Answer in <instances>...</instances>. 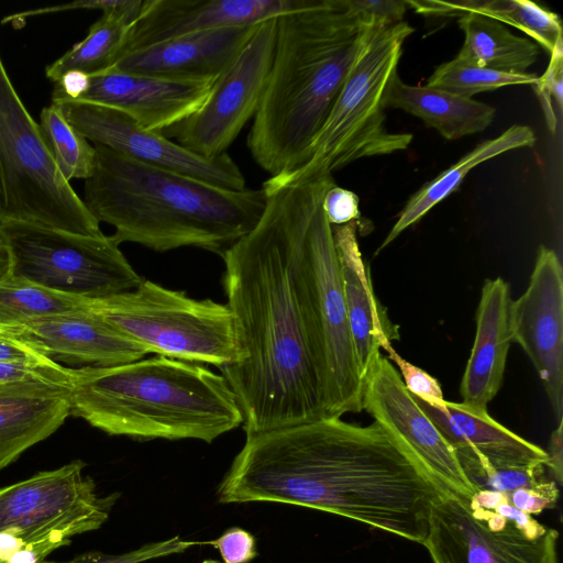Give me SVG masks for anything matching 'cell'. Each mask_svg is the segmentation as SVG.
Listing matches in <instances>:
<instances>
[{
  "mask_svg": "<svg viewBox=\"0 0 563 563\" xmlns=\"http://www.w3.org/2000/svg\"><path fill=\"white\" fill-rule=\"evenodd\" d=\"M544 466L527 468L488 470L478 486L481 489H489L508 494L519 488L532 487L542 481Z\"/></svg>",
  "mask_w": 563,
  "mask_h": 563,
  "instance_id": "38",
  "label": "cell"
},
{
  "mask_svg": "<svg viewBox=\"0 0 563 563\" xmlns=\"http://www.w3.org/2000/svg\"><path fill=\"white\" fill-rule=\"evenodd\" d=\"M0 563H3V562H0Z\"/></svg>",
  "mask_w": 563,
  "mask_h": 563,
  "instance_id": "50",
  "label": "cell"
},
{
  "mask_svg": "<svg viewBox=\"0 0 563 563\" xmlns=\"http://www.w3.org/2000/svg\"><path fill=\"white\" fill-rule=\"evenodd\" d=\"M276 18L258 23L216 78L205 103L190 117L162 130L164 136L207 158L227 153L260 107L274 56Z\"/></svg>",
  "mask_w": 563,
  "mask_h": 563,
  "instance_id": "13",
  "label": "cell"
},
{
  "mask_svg": "<svg viewBox=\"0 0 563 563\" xmlns=\"http://www.w3.org/2000/svg\"><path fill=\"white\" fill-rule=\"evenodd\" d=\"M137 15L128 12L102 13L85 38L45 68L46 77L56 82L73 70L89 76L109 70L121 55L128 33Z\"/></svg>",
  "mask_w": 563,
  "mask_h": 563,
  "instance_id": "29",
  "label": "cell"
},
{
  "mask_svg": "<svg viewBox=\"0 0 563 563\" xmlns=\"http://www.w3.org/2000/svg\"><path fill=\"white\" fill-rule=\"evenodd\" d=\"M276 20L273 62L246 142L271 177L303 163L373 23L349 0H306Z\"/></svg>",
  "mask_w": 563,
  "mask_h": 563,
  "instance_id": "3",
  "label": "cell"
},
{
  "mask_svg": "<svg viewBox=\"0 0 563 563\" xmlns=\"http://www.w3.org/2000/svg\"><path fill=\"white\" fill-rule=\"evenodd\" d=\"M423 12L433 15H453L473 12L517 27L551 54L563 42L560 16L529 0H466L457 2L426 1Z\"/></svg>",
  "mask_w": 563,
  "mask_h": 563,
  "instance_id": "28",
  "label": "cell"
},
{
  "mask_svg": "<svg viewBox=\"0 0 563 563\" xmlns=\"http://www.w3.org/2000/svg\"><path fill=\"white\" fill-rule=\"evenodd\" d=\"M197 544H206V542L181 540L176 536L164 541L144 544L136 550L122 554H106L97 551L84 553L77 555L74 563H142L152 559L181 553Z\"/></svg>",
  "mask_w": 563,
  "mask_h": 563,
  "instance_id": "35",
  "label": "cell"
},
{
  "mask_svg": "<svg viewBox=\"0 0 563 563\" xmlns=\"http://www.w3.org/2000/svg\"><path fill=\"white\" fill-rule=\"evenodd\" d=\"M88 141L131 159L190 176L227 189L243 190L246 181L232 157L207 158L190 152L158 131L141 128L123 112L75 100L52 101Z\"/></svg>",
  "mask_w": 563,
  "mask_h": 563,
  "instance_id": "14",
  "label": "cell"
},
{
  "mask_svg": "<svg viewBox=\"0 0 563 563\" xmlns=\"http://www.w3.org/2000/svg\"><path fill=\"white\" fill-rule=\"evenodd\" d=\"M511 301L510 287L501 277L485 280L476 312L475 340L460 386L462 402L466 405L487 409L501 386L512 342Z\"/></svg>",
  "mask_w": 563,
  "mask_h": 563,
  "instance_id": "22",
  "label": "cell"
},
{
  "mask_svg": "<svg viewBox=\"0 0 563 563\" xmlns=\"http://www.w3.org/2000/svg\"><path fill=\"white\" fill-rule=\"evenodd\" d=\"M20 339L58 364L112 366L148 354L87 309L27 321L22 324Z\"/></svg>",
  "mask_w": 563,
  "mask_h": 563,
  "instance_id": "21",
  "label": "cell"
},
{
  "mask_svg": "<svg viewBox=\"0 0 563 563\" xmlns=\"http://www.w3.org/2000/svg\"><path fill=\"white\" fill-rule=\"evenodd\" d=\"M257 25L185 34L123 54L110 69L175 79L217 78L244 47Z\"/></svg>",
  "mask_w": 563,
  "mask_h": 563,
  "instance_id": "20",
  "label": "cell"
},
{
  "mask_svg": "<svg viewBox=\"0 0 563 563\" xmlns=\"http://www.w3.org/2000/svg\"><path fill=\"white\" fill-rule=\"evenodd\" d=\"M40 563H58V562H48V561H45V560H44V561H42V562H40ZM65 563H74V559H73L71 561H69V562H65Z\"/></svg>",
  "mask_w": 563,
  "mask_h": 563,
  "instance_id": "49",
  "label": "cell"
},
{
  "mask_svg": "<svg viewBox=\"0 0 563 563\" xmlns=\"http://www.w3.org/2000/svg\"><path fill=\"white\" fill-rule=\"evenodd\" d=\"M38 126L53 161L67 181L91 177L97 162L96 147L64 118L56 104L42 109Z\"/></svg>",
  "mask_w": 563,
  "mask_h": 563,
  "instance_id": "31",
  "label": "cell"
},
{
  "mask_svg": "<svg viewBox=\"0 0 563 563\" xmlns=\"http://www.w3.org/2000/svg\"><path fill=\"white\" fill-rule=\"evenodd\" d=\"M144 0H80L58 5L32 9L7 15L1 23L24 24L26 19L37 15L58 13L73 10H100L102 13L128 12L139 14Z\"/></svg>",
  "mask_w": 563,
  "mask_h": 563,
  "instance_id": "37",
  "label": "cell"
},
{
  "mask_svg": "<svg viewBox=\"0 0 563 563\" xmlns=\"http://www.w3.org/2000/svg\"><path fill=\"white\" fill-rule=\"evenodd\" d=\"M415 400L454 450L457 460H478L479 470L473 478L474 485L487 470L545 466V450L498 423L487 409L446 401L442 412L420 399Z\"/></svg>",
  "mask_w": 563,
  "mask_h": 563,
  "instance_id": "19",
  "label": "cell"
},
{
  "mask_svg": "<svg viewBox=\"0 0 563 563\" xmlns=\"http://www.w3.org/2000/svg\"><path fill=\"white\" fill-rule=\"evenodd\" d=\"M563 419L558 422L550 438L549 450L547 452L545 466L550 468L558 484L562 483L563 475Z\"/></svg>",
  "mask_w": 563,
  "mask_h": 563,
  "instance_id": "45",
  "label": "cell"
},
{
  "mask_svg": "<svg viewBox=\"0 0 563 563\" xmlns=\"http://www.w3.org/2000/svg\"><path fill=\"white\" fill-rule=\"evenodd\" d=\"M356 222L333 225V232L341 263L350 330L364 383L373 363L382 354V346L390 342V336L360 251Z\"/></svg>",
  "mask_w": 563,
  "mask_h": 563,
  "instance_id": "24",
  "label": "cell"
},
{
  "mask_svg": "<svg viewBox=\"0 0 563 563\" xmlns=\"http://www.w3.org/2000/svg\"><path fill=\"white\" fill-rule=\"evenodd\" d=\"M559 532L527 531L490 508L441 492L422 542L432 563H559Z\"/></svg>",
  "mask_w": 563,
  "mask_h": 563,
  "instance_id": "12",
  "label": "cell"
},
{
  "mask_svg": "<svg viewBox=\"0 0 563 563\" xmlns=\"http://www.w3.org/2000/svg\"><path fill=\"white\" fill-rule=\"evenodd\" d=\"M408 22L383 25L373 22L349 76L303 163L295 170L269 177L284 185L332 174L356 159L406 150L412 134L393 133L385 126V96L407 37Z\"/></svg>",
  "mask_w": 563,
  "mask_h": 563,
  "instance_id": "7",
  "label": "cell"
},
{
  "mask_svg": "<svg viewBox=\"0 0 563 563\" xmlns=\"http://www.w3.org/2000/svg\"><path fill=\"white\" fill-rule=\"evenodd\" d=\"M305 2L306 0H144L128 33L121 55L185 34L257 24L297 10Z\"/></svg>",
  "mask_w": 563,
  "mask_h": 563,
  "instance_id": "18",
  "label": "cell"
},
{
  "mask_svg": "<svg viewBox=\"0 0 563 563\" xmlns=\"http://www.w3.org/2000/svg\"><path fill=\"white\" fill-rule=\"evenodd\" d=\"M91 299L57 292L10 275L0 282V324L27 321L85 310Z\"/></svg>",
  "mask_w": 563,
  "mask_h": 563,
  "instance_id": "30",
  "label": "cell"
},
{
  "mask_svg": "<svg viewBox=\"0 0 563 563\" xmlns=\"http://www.w3.org/2000/svg\"><path fill=\"white\" fill-rule=\"evenodd\" d=\"M22 331V325H1L0 336L19 338Z\"/></svg>",
  "mask_w": 563,
  "mask_h": 563,
  "instance_id": "47",
  "label": "cell"
},
{
  "mask_svg": "<svg viewBox=\"0 0 563 563\" xmlns=\"http://www.w3.org/2000/svg\"><path fill=\"white\" fill-rule=\"evenodd\" d=\"M70 415L112 435L211 443L243 424L221 374L162 355L112 366L75 368Z\"/></svg>",
  "mask_w": 563,
  "mask_h": 563,
  "instance_id": "5",
  "label": "cell"
},
{
  "mask_svg": "<svg viewBox=\"0 0 563 563\" xmlns=\"http://www.w3.org/2000/svg\"><path fill=\"white\" fill-rule=\"evenodd\" d=\"M282 189L289 223L291 273L323 393L325 418L363 410L333 225L322 208L332 174L273 185Z\"/></svg>",
  "mask_w": 563,
  "mask_h": 563,
  "instance_id": "6",
  "label": "cell"
},
{
  "mask_svg": "<svg viewBox=\"0 0 563 563\" xmlns=\"http://www.w3.org/2000/svg\"><path fill=\"white\" fill-rule=\"evenodd\" d=\"M11 275L69 296L101 299L135 289L141 276L110 236H90L25 222L0 224Z\"/></svg>",
  "mask_w": 563,
  "mask_h": 563,
  "instance_id": "10",
  "label": "cell"
},
{
  "mask_svg": "<svg viewBox=\"0 0 563 563\" xmlns=\"http://www.w3.org/2000/svg\"><path fill=\"white\" fill-rule=\"evenodd\" d=\"M439 493L377 422L331 417L247 434L218 499L307 507L422 544Z\"/></svg>",
  "mask_w": 563,
  "mask_h": 563,
  "instance_id": "1",
  "label": "cell"
},
{
  "mask_svg": "<svg viewBox=\"0 0 563 563\" xmlns=\"http://www.w3.org/2000/svg\"><path fill=\"white\" fill-rule=\"evenodd\" d=\"M0 362L53 363L54 361L29 341L0 336Z\"/></svg>",
  "mask_w": 563,
  "mask_h": 563,
  "instance_id": "43",
  "label": "cell"
},
{
  "mask_svg": "<svg viewBox=\"0 0 563 563\" xmlns=\"http://www.w3.org/2000/svg\"><path fill=\"white\" fill-rule=\"evenodd\" d=\"M95 147L96 167L81 199L99 223L114 228L110 238L118 245L156 252L194 246L222 255L263 213V188L227 189Z\"/></svg>",
  "mask_w": 563,
  "mask_h": 563,
  "instance_id": "4",
  "label": "cell"
},
{
  "mask_svg": "<svg viewBox=\"0 0 563 563\" xmlns=\"http://www.w3.org/2000/svg\"><path fill=\"white\" fill-rule=\"evenodd\" d=\"M457 24L464 33L459 59L508 74H527L538 60L537 43L512 34L492 18L468 12L459 16Z\"/></svg>",
  "mask_w": 563,
  "mask_h": 563,
  "instance_id": "27",
  "label": "cell"
},
{
  "mask_svg": "<svg viewBox=\"0 0 563 563\" xmlns=\"http://www.w3.org/2000/svg\"><path fill=\"white\" fill-rule=\"evenodd\" d=\"M537 78L536 74L503 73L455 57L439 65L428 78L426 86L442 89L461 97L472 98L478 92L490 91L506 86L532 85Z\"/></svg>",
  "mask_w": 563,
  "mask_h": 563,
  "instance_id": "32",
  "label": "cell"
},
{
  "mask_svg": "<svg viewBox=\"0 0 563 563\" xmlns=\"http://www.w3.org/2000/svg\"><path fill=\"white\" fill-rule=\"evenodd\" d=\"M75 368L56 362H0V385L44 384L69 388Z\"/></svg>",
  "mask_w": 563,
  "mask_h": 563,
  "instance_id": "33",
  "label": "cell"
},
{
  "mask_svg": "<svg viewBox=\"0 0 563 563\" xmlns=\"http://www.w3.org/2000/svg\"><path fill=\"white\" fill-rule=\"evenodd\" d=\"M385 108L401 109L435 129L446 140H457L486 130L494 121V107L428 86L404 82L396 74L387 88Z\"/></svg>",
  "mask_w": 563,
  "mask_h": 563,
  "instance_id": "25",
  "label": "cell"
},
{
  "mask_svg": "<svg viewBox=\"0 0 563 563\" xmlns=\"http://www.w3.org/2000/svg\"><path fill=\"white\" fill-rule=\"evenodd\" d=\"M68 388L0 385V470L54 433L70 415Z\"/></svg>",
  "mask_w": 563,
  "mask_h": 563,
  "instance_id": "23",
  "label": "cell"
},
{
  "mask_svg": "<svg viewBox=\"0 0 563 563\" xmlns=\"http://www.w3.org/2000/svg\"><path fill=\"white\" fill-rule=\"evenodd\" d=\"M363 409L387 430L441 492L471 500L478 492L454 450L405 387L390 361L379 355L363 385Z\"/></svg>",
  "mask_w": 563,
  "mask_h": 563,
  "instance_id": "15",
  "label": "cell"
},
{
  "mask_svg": "<svg viewBox=\"0 0 563 563\" xmlns=\"http://www.w3.org/2000/svg\"><path fill=\"white\" fill-rule=\"evenodd\" d=\"M90 76L82 71H68L55 84L52 92V101L57 100H80L89 86Z\"/></svg>",
  "mask_w": 563,
  "mask_h": 563,
  "instance_id": "44",
  "label": "cell"
},
{
  "mask_svg": "<svg viewBox=\"0 0 563 563\" xmlns=\"http://www.w3.org/2000/svg\"><path fill=\"white\" fill-rule=\"evenodd\" d=\"M201 563H222V562H219V561H216V560H205Z\"/></svg>",
  "mask_w": 563,
  "mask_h": 563,
  "instance_id": "48",
  "label": "cell"
},
{
  "mask_svg": "<svg viewBox=\"0 0 563 563\" xmlns=\"http://www.w3.org/2000/svg\"><path fill=\"white\" fill-rule=\"evenodd\" d=\"M216 78L175 79L109 69L91 75L77 101L119 110L148 131L169 128L195 113L207 100Z\"/></svg>",
  "mask_w": 563,
  "mask_h": 563,
  "instance_id": "17",
  "label": "cell"
},
{
  "mask_svg": "<svg viewBox=\"0 0 563 563\" xmlns=\"http://www.w3.org/2000/svg\"><path fill=\"white\" fill-rule=\"evenodd\" d=\"M85 466L75 460L1 487L0 532H12L30 545L49 538L69 543L71 537L100 528L119 494L99 496Z\"/></svg>",
  "mask_w": 563,
  "mask_h": 563,
  "instance_id": "11",
  "label": "cell"
},
{
  "mask_svg": "<svg viewBox=\"0 0 563 563\" xmlns=\"http://www.w3.org/2000/svg\"><path fill=\"white\" fill-rule=\"evenodd\" d=\"M534 143L536 135L530 126L514 124L500 135L478 144L455 164L422 185L409 198L375 254L388 246L402 231L418 222L435 205L451 195L471 169L505 152L520 147H531Z\"/></svg>",
  "mask_w": 563,
  "mask_h": 563,
  "instance_id": "26",
  "label": "cell"
},
{
  "mask_svg": "<svg viewBox=\"0 0 563 563\" xmlns=\"http://www.w3.org/2000/svg\"><path fill=\"white\" fill-rule=\"evenodd\" d=\"M322 208L329 223L332 225L347 224L357 221L361 217L357 195L336 185L325 192Z\"/></svg>",
  "mask_w": 563,
  "mask_h": 563,
  "instance_id": "41",
  "label": "cell"
},
{
  "mask_svg": "<svg viewBox=\"0 0 563 563\" xmlns=\"http://www.w3.org/2000/svg\"><path fill=\"white\" fill-rule=\"evenodd\" d=\"M256 225L221 256L238 355L221 375L243 413L245 434L325 418L323 393L291 273L279 187L263 183Z\"/></svg>",
  "mask_w": 563,
  "mask_h": 563,
  "instance_id": "2",
  "label": "cell"
},
{
  "mask_svg": "<svg viewBox=\"0 0 563 563\" xmlns=\"http://www.w3.org/2000/svg\"><path fill=\"white\" fill-rule=\"evenodd\" d=\"M9 222L103 235L100 223L59 173L0 54V224Z\"/></svg>",
  "mask_w": 563,
  "mask_h": 563,
  "instance_id": "8",
  "label": "cell"
},
{
  "mask_svg": "<svg viewBox=\"0 0 563 563\" xmlns=\"http://www.w3.org/2000/svg\"><path fill=\"white\" fill-rule=\"evenodd\" d=\"M505 495L517 509L528 515H538L555 507L559 488L555 482L542 479L532 487L519 488Z\"/></svg>",
  "mask_w": 563,
  "mask_h": 563,
  "instance_id": "39",
  "label": "cell"
},
{
  "mask_svg": "<svg viewBox=\"0 0 563 563\" xmlns=\"http://www.w3.org/2000/svg\"><path fill=\"white\" fill-rule=\"evenodd\" d=\"M540 100L547 125L552 133L556 132L558 120L552 107L554 98L559 108L563 102V42L558 44L550 54V63L542 76H538L531 85Z\"/></svg>",
  "mask_w": 563,
  "mask_h": 563,
  "instance_id": "36",
  "label": "cell"
},
{
  "mask_svg": "<svg viewBox=\"0 0 563 563\" xmlns=\"http://www.w3.org/2000/svg\"><path fill=\"white\" fill-rule=\"evenodd\" d=\"M387 352V358L399 369V375L407 390L417 399L439 409L445 410L446 400L443 397L440 383L422 368L401 357L390 342L382 346Z\"/></svg>",
  "mask_w": 563,
  "mask_h": 563,
  "instance_id": "34",
  "label": "cell"
},
{
  "mask_svg": "<svg viewBox=\"0 0 563 563\" xmlns=\"http://www.w3.org/2000/svg\"><path fill=\"white\" fill-rule=\"evenodd\" d=\"M86 309L148 354L219 368L238 355L234 319L227 303L196 300L142 280L133 290L89 300Z\"/></svg>",
  "mask_w": 563,
  "mask_h": 563,
  "instance_id": "9",
  "label": "cell"
},
{
  "mask_svg": "<svg viewBox=\"0 0 563 563\" xmlns=\"http://www.w3.org/2000/svg\"><path fill=\"white\" fill-rule=\"evenodd\" d=\"M353 10L363 19L383 25L397 24L405 21L408 10L405 0H349Z\"/></svg>",
  "mask_w": 563,
  "mask_h": 563,
  "instance_id": "42",
  "label": "cell"
},
{
  "mask_svg": "<svg viewBox=\"0 0 563 563\" xmlns=\"http://www.w3.org/2000/svg\"><path fill=\"white\" fill-rule=\"evenodd\" d=\"M512 342L532 362L558 419L563 411V272L558 254L541 245L526 291L511 301Z\"/></svg>",
  "mask_w": 563,
  "mask_h": 563,
  "instance_id": "16",
  "label": "cell"
},
{
  "mask_svg": "<svg viewBox=\"0 0 563 563\" xmlns=\"http://www.w3.org/2000/svg\"><path fill=\"white\" fill-rule=\"evenodd\" d=\"M206 544L219 550L223 563H249L257 556L254 537L239 527L225 530L218 539Z\"/></svg>",
  "mask_w": 563,
  "mask_h": 563,
  "instance_id": "40",
  "label": "cell"
},
{
  "mask_svg": "<svg viewBox=\"0 0 563 563\" xmlns=\"http://www.w3.org/2000/svg\"><path fill=\"white\" fill-rule=\"evenodd\" d=\"M12 256L7 239L0 228V282L11 275Z\"/></svg>",
  "mask_w": 563,
  "mask_h": 563,
  "instance_id": "46",
  "label": "cell"
}]
</instances>
